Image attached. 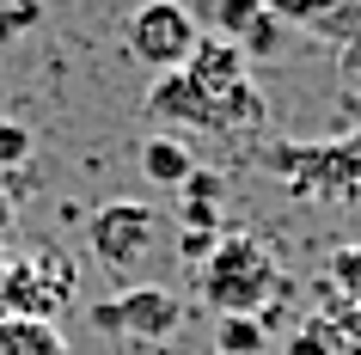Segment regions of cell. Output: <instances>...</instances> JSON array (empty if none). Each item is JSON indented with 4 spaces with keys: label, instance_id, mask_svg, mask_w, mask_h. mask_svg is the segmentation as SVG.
<instances>
[{
    "label": "cell",
    "instance_id": "5",
    "mask_svg": "<svg viewBox=\"0 0 361 355\" xmlns=\"http://www.w3.org/2000/svg\"><path fill=\"white\" fill-rule=\"evenodd\" d=\"M196 43H202V25H196V13L184 0H141L129 13V25H123L129 61H141V68L159 74V80L178 74V68L196 56Z\"/></svg>",
    "mask_w": 361,
    "mask_h": 355
},
{
    "label": "cell",
    "instance_id": "9",
    "mask_svg": "<svg viewBox=\"0 0 361 355\" xmlns=\"http://www.w3.org/2000/svg\"><path fill=\"white\" fill-rule=\"evenodd\" d=\"M0 355H68V337L37 318H0Z\"/></svg>",
    "mask_w": 361,
    "mask_h": 355
},
{
    "label": "cell",
    "instance_id": "3",
    "mask_svg": "<svg viewBox=\"0 0 361 355\" xmlns=\"http://www.w3.org/2000/svg\"><path fill=\"white\" fill-rule=\"evenodd\" d=\"M68 300H74V258H68V251L37 245V251L6 258V276H0V318L56 325Z\"/></svg>",
    "mask_w": 361,
    "mask_h": 355
},
{
    "label": "cell",
    "instance_id": "12",
    "mask_svg": "<svg viewBox=\"0 0 361 355\" xmlns=\"http://www.w3.org/2000/svg\"><path fill=\"white\" fill-rule=\"evenodd\" d=\"M264 6H269V13H276V19L288 25V31H306V25L319 19V13L331 6V0H264Z\"/></svg>",
    "mask_w": 361,
    "mask_h": 355
},
{
    "label": "cell",
    "instance_id": "4",
    "mask_svg": "<svg viewBox=\"0 0 361 355\" xmlns=\"http://www.w3.org/2000/svg\"><path fill=\"white\" fill-rule=\"evenodd\" d=\"M184 318H190V306L159 282H135L123 294L92 300V331L111 343H171L184 331Z\"/></svg>",
    "mask_w": 361,
    "mask_h": 355
},
{
    "label": "cell",
    "instance_id": "2",
    "mask_svg": "<svg viewBox=\"0 0 361 355\" xmlns=\"http://www.w3.org/2000/svg\"><path fill=\"white\" fill-rule=\"evenodd\" d=\"M288 288V270L264 233H221L202 258V306L214 318H264Z\"/></svg>",
    "mask_w": 361,
    "mask_h": 355
},
{
    "label": "cell",
    "instance_id": "15",
    "mask_svg": "<svg viewBox=\"0 0 361 355\" xmlns=\"http://www.w3.org/2000/svg\"><path fill=\"white\" fill-rule=\"evenodd\" d=\"M6 233H13V190L0 184V239H6Z\"/></svg>",
    "mask_w": 361,
    "mask_h": 355
},
{
    "label": "cell",
    "instance_id": "7",
    "mask_svg": "<svg viewBox=\"0 0 361 355\" xmlns=\"http://www.w3.org/2000/svg\"><path fill=\"white\" fill-rule=\"evenodd\" d=\"M196 25H202V37L233 43L245 61L288 56V25L269 13L264 0H202V6H196Z\"/></svg>",
    "mask_w": 361,
    "mask_h": 355
},
{
    "label": "cell",
    "instance_id": "13",
    "mask_svg": "<svg viewBox=\"0 0 361 355\" xmlns=\"http://www.w3.org/2000/svg\"><path fill=\"white\" fill-rule=\"evenodd\" d=\"M331 282H337V288H349V300L361 306V245H343L337 258H331Z\"/></svg>",
    "mask_w": 361,
    "mask_h": 355
},
{
    "label": "cell",
    "instance_id": "6",
    "mask_svg": "<svg viewBox=\"0 0 361 355\" xmlns=\"http://www.w3.org/2000/svg\"><path fill=\"white\" fill-rule=\"evenodd\" d=\"M159 233H166V215L147 203H104L86 221V245H92V258L111 276H135L159 251Z\"/></svg>",
    "mask_w": 361,
    "mask_h": 355
},
{
    "label": "cell",
    "instance_id": "1",
    "mask_svg": "<svg viewBox=\"0 0 361 355\" xmlns=\"http://www.w3.org/2000/svg\"><path fill=\"white\" fill-rule=\"evenodd\" d=\"M147 116L166 135L178 129H214V135H239V129H264V98L251 86V61L221 37H202L196 56L166 74L147 98Z\"/></svg>",
    "mask_w": 361,
    "mask_h": 355
},
{
    "label": "cell",
    "instance_id": "17",
    "mask_svg": "<svg viewBox=\"0 0 361 355\" xmlns=\"http://www.w3.org/2000/svg\"><path fill=\"white\" fill-rule=\"evenodd\" d=\"M355 343H361V306H355Z\"/></svg>",
    "mask_w": 361,
    "mask_h": 355
},
{
    "label": "cell",
    "instance_id": "11",
    "mask_svg": "<svg viewBox=\"0 0 361 355\" xmlns=\"http://www.w3.org/2000/svg\"><path fill=\"white\" fill-rule=\"evenodd\" d=\"M288 355H349V337H343L337 318H306L300 331L288 337Z\"/></svg>",
    "mask_w": 361,
    "mask_h": 355
},
{
    "label": "cell",
    "instance_id": "10",
    "mask_svg": "<svg viewBox=\"0 0 361 355\" xmlns=\"http://www.w3.org/2000/svg\"><path fill=\"white\" fill-rule=\"evenodd\" d=\"M269 318H214V355H264Z\"/></svg>",
    "mask_w": 361,
    "mask_h": 355
},
{
    "label": "cell",
    "instance_id": "8",
    "mask_svg": "<svg viewBox=\"0 0 361 355\" xmlns=\"http://www.w3.org/2000/svg\"><path fill=\"white\" fill-rule=\"evenodd\" d=\"M141 172H147V184H166V190H184L196 178V148L184 135H147L141 141Z\"/></svg>",
    "mask_w": 361,
    "mask_h": 355
},
{
    "label": "cell",
    "instance_id": "16",
    "mask_svg": "<svg viewBox=\"0 0 361 355\" xmlns=\"http://www.w3.org/2000/svg\"><path fill=\"white\" fill-rule=\"evenodd\" d=\"M6 258H13V251H6V245H0V276H6Z\"/></svg>",
    "mask_w": 361,
    "mask_h": 355
},
{
    "label": "cell",
    "instance_id": "14",
    "mask_svg": "<svg viewBox=\"0 0 361 355\" xmlns=\"http://www.w3.org/2000/svg\"><path fill=\"white\" fill-rule=\"evenodd\" d=\"M31 160V129L25 123H0V172H13Z\"/></svg>",
    "mask_w": 361,
    "mask_h": 355
}]
</instances>
